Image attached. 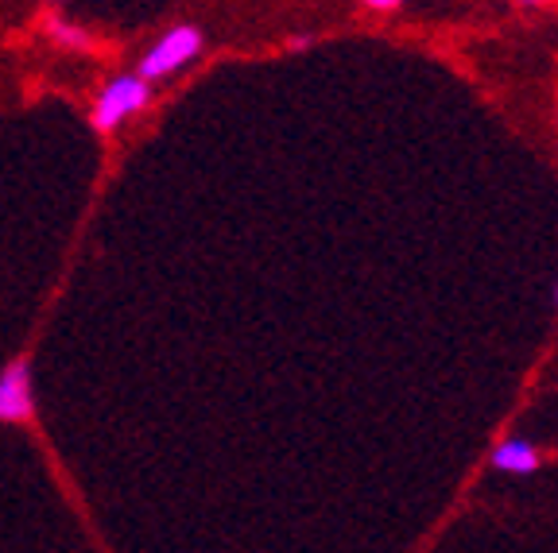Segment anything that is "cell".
<instances>
[{
    "label": "cell",
    "mask_w": 558,
    "mask_h": 553,
    "mask_svg": "<svg viewBox=\"0 0 558 553\" xmlns=\"http://www.w3.org/2000/svg\"><path fill=\"white\" fill-rule=\"evenodd\" d=\"M156 94H151V82L140 78V74H117L101 86V94L94 97V109H89V124L101 136H113L129 116L151 109Z\"/></svg>",
    "instance_id": "6da1fadb"
},
{
    "label": "cell",
    "mask_w": 558,
    "mask_h": 553,
    "mask_svg": "<svg viewBox=\"0 0 558 553\" xmlns=\"http://www.w3.org/2000/svg\"><path fill=\"white\" fill-rule=\"evenodd\" d=\"M202 47H206V35H202V27L198 24H179V27H171V32L159 35L156 44L144 51L136 74H140V78H148V82L174 78L186 62L198 59Z\"/></svg>",
    "instance_id": "7a4b0ae2"
},
{
    "label": "cell",
    "mask_w": 558,
    "mask_h": 553,
    "mask_svg": "<svg viewBox=\"0 0 558 553\" xmlns=\"http://www.w3.org/2000/svg\"><path fill=\"white\" fill-rule=\"evenodd\" d=\"M0 422L24 426L35 422V372H32V353L12 356L0 368Z\"/></svg>",
    "instance_id": "3957f363"
},
{
    "label": "cell",
    "mask_w": 558,
    "mask_h": 553,
    "mask_svg": "<svg viewBox=\"0 0 558 553\" xmlns=\"http://www.w3.org/2000/svg\"><path fill=\"white\" fill-rule=\"evenodd\" d=\"M539 453L532 450V441L523 438H512V441H500L497 450H493V468L500 472H515V476H527L539 468Z\"/></svg>",
    "instance_id": "277c9868"
},
{
    "label": "cell",
    "mask_w": 558,
    "mask_h": 553,
    "mask_svg": "<svg viewBox=\"0 0 558 553\" xmlns=\"http://www.w3.org/2000/svg\"><path fill=\"white\" fill-rule=\"evenodd\" d=\"M47 35H51L54 44L74 47V51H86V47H94V39H89L86 27L66 24V20H59V16H47Z\"/></svg>",
    "instance_id": "5b68a950"
},
{
    "label": "cell",
    "mask_w": 558,
    "mask_h": 553,
    "mask_svg": "<svg viewBox=\"0 0 558 553\" xmlns=\"http://www.w3.org/2000/svg\"><path fill=\"white\" fill-rule=\"evenodd\" d=\"M365 9H373V12H396V9H403V0H361Z\"/></svg>",
    "instance_id": "8992f818"
},
{
    "label": "cell",
    "mask_w": 558,
    "mask_h": 553,
    "mask_svg": "<svg viewBox=\"0 0 558 553\" xmlns=\"http://www.w3.org/2000/svg\"><path fill=\"white\" fill-rule=\"evenodd\" d=\"M520 4H543V0H520Z\"/></svg>",
    "instance_id": "52a82bcc"
},
{
    "label": "cell",
    "mask_w": 558,
    "mask_h": 553,
    "mask_svg": "<svg viewBox=\"0 0 558 553\" xmlns=\"http://www.w3.org/2000/svg\"><path fill=\"white\" fill-rule=\"evenodd\" d=\"M44 4H62V0H44Z\"/></svg>",
    "instance_id": "ba28073f"
}]
</instances>
